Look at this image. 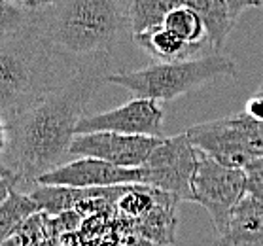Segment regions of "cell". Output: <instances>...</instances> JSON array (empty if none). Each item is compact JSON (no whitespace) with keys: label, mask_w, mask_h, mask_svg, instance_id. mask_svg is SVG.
I'll return each mask as SVG.
<instances>
[{"label":"cell","mask_w":263,"mask_h":246,"mask_svg":"<svg viewBox=\"0 0 263 246\" xmlns=\"http://www.w3.org/2000/svg\"><path fill=\"white\" fill-rule=\"evenodd\" d=\"M142 184L171 193L180 201H193L197 148L187 133L163 138L142 167Z\"/></svg>","instance_id":"cell-7"},{"label":"cell","mask_w":263,"mask_h":246,"mask_svg":"<svg viewBox=\"0 0 263 246\" xmlns=\"http://www.w3.org/2000/svg\"><path fill=\"white\" fill-rule=\"evenodd\" d=\"M185 133L199 150L229 167L245 168L252 159L263 156V121L246 110L221 120L195 123Z\"/></svg>","instance_id":"cell-5"},{"label":"cell","mask_w":263,"mask_h":246,"mask_svg":"<svg viewBox=\"0 0 263 246\" xmlns=\"http://www.w3.org/2000/svg\"><path fill=\"white\" fill-rule=\"evenodd\" d=\"M165 27L173 30L174 34H178L187 44L204 46V42H209V32H206L203 19L199 17L195 10H192L185 4H180L178 8H174L173 12L168 13Z\"/></svg>","instance_id":"cell-16"},{"label":"cell","mask_w":263,"mask_h":246,"mask_svg":"<svg viewBox=\"0 0 263 246\" xmlns=\"http://www.w3.org/2000/svg\"><path fill=\"white\" fill-rule=\"evenodd\" d=\"M229 4V10L233 13L235 17H239L240 13L246 12L248 8H254V6H261L259 4V0H226Z\"/></svg>","instance_id":"cell-20"},{"label":"cell","mask_w":263,"mask_h":246,"mask_svg":"<svg viewBox=\"0 0 263 246\" xmlns=\"http://www.w3.org/2000/svg\"><path fill=\"white\" fill-rule=\"evenodd\" d=\"M180 4L182 0H131L127 6L131 34L135 36L146 30L163 27L168 13Z\"/></svg>","instance_id":"cell-15"},{"label":"cell","mask_w":263,"mask_h":246,"mask_svg":"<svg viewBox=\"0 0 263 246\" xmlns=\"http://www.w3.org/2000/svg\"><path fill=\"white\" fill-rule=\"evenodd\" d=\"M163 121H165L163 102L148 97H133L120 108L84 116L78 123L76 135L91 131H118L127 135L161 137Z\"/></svg>","instance_id":"cell-9"},{"label":"cell","mask_w":263,"mask_h":246,"mask_svg":"<svg viewBox=\"0 0 263 246\" xmlns=\"http://www.w3.org/2000/svg\"><path fill=\"white\" fill-rule=\"evenodd\" d=\"M226 246H263V201L246 192L231 212L226 233L218 237Z\"/></svg>","instance_id":"cell-11"},{"label":"cell","mask_w":263,"mask_h":246,"mask_svg":"<svg viewBox=\"0 0 263 246\" xmlns=\"http://www.w3.org/2000/svg\"><path fill=\"white\" fill-rule=\"evenodd\" d=\"M38 184L74 187H104L120 184H142L140 167H120L99 157H76L44 173Z\"/></svg>","instance_id":"cell-10"},{"label":"cell","mask_w":263,"mask_h":246,"mask_svg":"<svg viewBox=\"0 0 263 246\" xmlns=\"http://www.w3.org/2000/svg\"><path fill=\"white\" fill-rule=\"evenodd\" d=\"M12 2H15V4H19V6L27 8V10H30V12H40V10H46V8L55 6L59 0H12Z\"/></svg>","instance_id":"cell-19"},{"label":"cell","mask_w":263,"mask_h":246,"mask_svg":"<svg viewBox=\"0 0 263 246\" xmlns=\"http://www.w3.org/2000/svg\"><path fill=\"white\" fill-rule=\"evenodd\" d=\"M163 137L127 135L118 131L78 133L70 146V156L99 157L120 167H142Z\"/></svg>","instance_id":"cell-8"},{"label":"cell","mask_w":263,"mask_h":246,"mask_svg":"<svg viewBox=\"0 0 263 246\" xmlns=\"http://www.w3.org/2000/svg\"><path fill=\"white\" fill-rule=\"evenodd\" d=\"M246 171V192L263 201V156L252 159L245 167Z\"/></svg>","instance_id":"cell-17"},{"label":"cell","mask_w":263,"mask_h":246,"mask_svg":"<svg viewBox=\"0 0 263 246\" xmlns=\"http://www.w3.org/2000/svg\"><path fill=\"white\" fill-rule=\"evenodd\" d=\"M245 193V168L229 167L197 148V168L193 176V203H199L209 212L218 237L226 233L231 212Z\"/></svg>","instance_id":"cell-6"},{"label":"cell","mask_w":263,"mask_h":246,"mask_svg":"<svg viewBox=\"0 0 263 246\" xmlns=\"http://www.w3.org/2000/svg\"><path fill=\"white\" fill-rule=\"evenodd\" d=\"M245 110L248 112V114L254 116V118H257V120L263 121V93L256 91V93L246 101Z\"/></svg>","instance_id":"cell-18"},{"label":"cell","mask_w":263,"mask_h":246,"mask_svg":"<svg viewBox=\"0 0 263 246\" xmlns=\"http://www.w3.org/2000/svg\"><path fill=\"white\" fill-rule=\"evenodd\" d=\"M259 4H263V0H259Z\"/></svg>","instance_id":"cell-21"},{"label":"cell","mask_w":263,"mask_h":246,"mask_svg":"<svg viewBox=\"0 0 263 246\" xmlns=\"http://www.w3.org/2000/svg\"><path fill=\"white\" fill-rule=\"evenodd\" d=\"M110 53L82 61L53 91L2 121V180L32 192L44 173L59 167L70 156L72 140L93 95L106 82Z\"/></svg>","instance_id":"cell-1"},{"label":"cell","mask_w":263,"mask_h":246,"mask_svg":"<svg viewBox=\"0 0 263 246\" xmlns=\"http://www.w3.org/2000/svg\"><path fill=\"white\" fill-rule=\"evenodd\" d=\"M0 244L8 240L32 214L40 212V204L29 192L12 186L10 182L0 180Z\"/></svg>","instance_id":"cell-12"},{"label":"cell","mask_w":263,"mask_h":246,"mask_svg":"<svg viewBox=\"0 0 263 246\" xmlns=\"http://www.w3.org/2000/svg\"><path fill=\"white\" fill-rule=\"evenodd\" d=\"M182 4L199 13L209 32V42L216 51H220L223 44L228 42L229 32L237 21V17L229 10L228 2L226 0H182Z\"/></svg>","instance_id":"cell-14"},{"label":"cell","mask_w":263,"mask_h":246,"mask_svg":"<svg viewBox=\"0 0 263 246\" xmlns=\"http://www.w3.org/2000/svg\"><path fill=\"white\" fill-rule=\"evenodd\" d=\"M133 38H135V44L138 48L144 49L148 55H152L156 61L190 59L203 48V46L184 42L178 34L168 30L165 25L157 27V29L146 30V32H140V34H135Z\"/></svg>","instance_id":"cell-13"},{"label":"cell","mask_w":263,"mask_h":246,"mask_svg":"<svg viewBox=\"0 0 263 246\" xmlns=\"http://www.w3.org/2000/svg\"><path fill=\"white\" fill-rule=\"evenodd\" d=\"M78 66L59 55L32 25L0 32V121L44 99Z\"/></svg>","instance_id":"cell-2"},{"label":"cell","mask_w":263,"mask_h":246,"mask_svg":"<svg viewBox=\"0 0 263 246\" xmlns=\"http://www.w3.org/2000/svg\"><path fill=\"white\" fill-rule=\"evenodd\" d=\"M38 34L66 61L110 53L125 30H131L129 10L118 0H59L55 6L32 12Z\"/></svg>","instance_id":"cell-3"},{"label":"cell","mask_w":263,"mask_h":246,"mask_svg":"<svg viewBox=\"0 0 263 246\" xmlns=\"http://www.w3.org/2000/svg\"><path fill=\"white\" fill-rule=\"evenodd\" d=\"M235 78L237 63L221 53L190 57L178 61H156L152 65L106 76V84H116L135 97H148L159 102L174 101L216 78Z\"/></svg>","instance_id":"cell-4"}]
</instances>
